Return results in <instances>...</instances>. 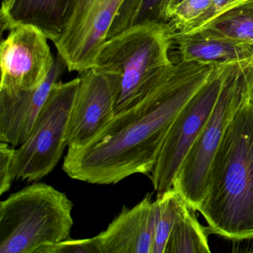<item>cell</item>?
<instances>
[{
    "mask_svg": "<svg viewBox=\"0 0 253 253\" xmlns=\"http://www.w3.org/2000/svg\"><path fill=\"white\" fill-rule=\"evenodd\" d=\"M155 204L148 194L132 208L124 207L96 236L101 253H152Z\"/></svg>",
    "mask_w": 253,
    "mask_h": 253,
    "instance_id": "12",
    "label": "cell"
},
{
    "mask_svg": "<svg viewBox=\"0 0 253 253\" xmlns=\"http://www.w3.org/2000/svg\"><path fill=\"white\" fill-rule=\"evenodd\" d=\"M155 223L152 253H164L169 238L188 204L173 188L158 194L155 201Z\"/></svg>",
    "mask_w": 253,
    "mask_h": 253,
    "instance_id": "17",
    "label": "cell"
},
{
    "mask_svg": "<svg viewBox=\"0 0 253 253\" xmlns=\"http://www.w3.org/2000/svg\"><path fill=\"white\" fill-rule=\"evenodd\" d=\"M73 203L50 185L34 183L0 203V253H38L69 239Z\"/></svg>",
    "mask_w": 253,
    "mask_h": 253,
    "instance_id": "4",
    "label": "cell"
},
{
    "mask_svg": "<svg viewBox=\"0 0 253 253\" xmlns=\"http://www.w3.org/2000/svg\"><path fill=\"white\" fill-rule=\"evenodd\" d=\"M67 69L57 54L52 70L40 86L30 90L0 91V141L17 148L30 134L53 85Z\"/></svg>",
    "mask_w": 253,
    "mask_h": 253,
    "instance_id": "11",
    "label": "cell"
},
{
    "mask_svg": "<svg viewBox=\"0 0 253 253\" xmlns=\"http://www.w3.org/2000/svg\"><path fill=\"white\" fill-rule=\"evenodd\" d=\"M124 0H75L70 21L54 42L69 72L92 69Z\"/></svg>",
    "mask_w": 253,
    "mask_h": 253,
    "instance_id": "8",
    "label": "cell"
},
{
    "mask_svg": "<svg viewBox=\"0 0 253 253\" xmlns=\"http://www.w3.org/2000/svg\"><path fill=\"white\" fill-rule=\"evenodd\" d=\"M211 3V0H184L169 15V27L174 32H179L199 18Z\"/></svg>",
    "mask_w": 253,
    "mask_h": 253,
    "instance_id": "19",
    "label": "cell"
},
{
    "mask_svg": "<svg viewBox=\"0 0 253 253\" xmlns=\"http://www.w3.org/2000/svg\"><path fill=\"white\" fill-rule=\"evenodd\" d=\"M48 40L32 26L8 32L0 45V91L33 89L45 81L55 63Z\"/></svg>",
    "mask_w": 253,
    "mask_h": 253,
    "instance_id": "9",
    "label": "cell"
},
{
    "mask_svg": "<svg viewBox=\"0 0 253 253\" xmlns=\"http://www.w3.org/2000/svg\"><path fill=\"white\" fill-rule=\"evenodd\" d=\"M38 253H101L97 238L65 240L57 244L42 247Z\"/></svg>",
    "mask_w": 253,
    "mask_h": 253,
    "instance_id": "20",
    "label": "cell"
},
{
    "mask_svg": "<svg viewBox=\"0 0 253 253\" xmlns=\"http://www.w3.org/2000/svg\"><path fill=\"white\" fill-rule=\"evenodd\" d=\"M207 226L199 223L189 205L171 231L164 253H210Z\"/></svg>",
    "mask_w": 253,
    "mask_h": 253,
    "instance_id": "16",
    "label": "cell"
},
{
    "mask_svg": "<svg viewBox=\"0 0 253 253\" xmlns=\"http://www.w3.org/2000/svg\"><path fill=\"white\" fill-rule=\"evenodd\" d=\"M235 0H211V3L208 9L193 23L185 26L181 30L179 31L180 33L188 34L196 32L205 26L206 24L211 21V20L221 14L223 11L229 8Z\"/></svg>",
    "mask_w": 253,
    "mask_h": 253,
    "instance_id": "22",
    "label": "cell"
},
{
    "mask_svg": "<svg viewBox=\"0 0 253 253\" xmlns=\"http://www.w3.org/2000/svg\"><path fill=\"white\" fill-rule=\"evenodd\" d=\"M252 63H236L229 69L218 100L204 128L185 157L173 189L198 211L207 190L211 163L235 114L250 94Z\"/></svg>",
    "mask_w": 253,
    "mask_h": 253,
    "instance_id": "5",
    "label": "cell"
},
{
    "mask_svg": "<svg viewBox=\"0 0 253 253\" xmlns=\"http://www.w3.org/2000/svg\"><path fill=\"white\" fill-rule=\"evenodd\" d=\"M180 61L227 64L253 62V44L226 38L206 29L192 33L173 32Z\"/></svg>",
    "mask_w": 253,
    "mask_h": 253,
    "instance_id": "14",
    "label": "cell"
},
{
    "mask_svg": "<svg viewBox=\"0 0 253 253\" xmlns=\"http://www.w3.org/2000/svg\"><path fill=\"white\" fill-rule=\"evenodd\" d=\"M233 64L217 65L173 122L151 172L154 189L158 194L172 188L179 168L212 112Z\"/></svg>",
    "mask_w": 253,
    "mask_h": 253,
    "instance_id": "7",
    "label": "cell"
},
{
    "mask_svg": "<svg viewBox=\"0 0 253 253\" xmlns=\"http://www.w3.org/2000/svg\"><path fill=\"white\" fill-rule=\"evenodd\" d=\"M169 0H124L112 23L107 40L132 28L145 25H168L166 10Z\"/></svg>",
    "mask_w": 253,
    "mask_h": 253,
    "instance_id": "15",
    "label": "cell"
},
{
    "mask_svg": "<svg viewBox=\"0 0 253 253\" xmlns=\"http://www.w3.org/2000/svg\"><path fill=\"white\" fill-rule=\"evenodd\" d=\"M201 29L253 44V0L228 8Z\"/></svg>",
    "mask_w": 253,
    "mask_h": 253,
    "instance_id": "18",
    "label": "cell"
},
{
    "mask_svg": "<svg viewBox=\"0 0 253 253\" xmlns=\"http://www.w3.org/2000/svg\"><path fill=\"white\" fill-rule=\"evenodd\" d=\"M247 1H250V0H235V2H234L233 3H232V5H231V6L229 7V8H232V7L236 6V5H239V4L241 3H243V2H247Z\"/></svg>",
    "mask_w": 253,
    "mask_h": 253,
    "instance_id": "25",
    "label": "cell"
},
{
    "mask_svg": "<svg viewBox=\"0 0 253 253\" xmlns=\"http://www.w3.org/2000/svg\"><path fill=\"white\" fill-rule=\"evenodd\" d=\"M249 85H250V97H251L253 100V64L252 66L251 71H250V84H249Z\"/></svg>",
    "mask_w": 253,
    "mask_h": 253,
    "instance_id": "24",
    "label": "cell"
},
{
    "mask_svg": "<svg viewBox=\"0 0 253 253\" xmlns=\"http://www.w3.org/2000/svg\"><path fill=\"white\" fill-rule=\"evenodd\" d=\"M198 211L207 221L210 234L234 241L253 238V100L250 94L235 114L214 155Z\"/></svg>",
    "mask_w": 253,
    "mask_h": 253,
    "instance_id": "2",
    "label": "cell"
},
{
    "mask_svg": "<svg viewBox=\"0 0 253 253\" xmlns=\"http://www.w3.org/2000/svg\"><path fill=\"white\" fill-rule=\"evenodd\" d=\"M217 65L174 63L168 76L142 101L115 114L85 146L68 149L63 171L74 180L99 185L152 172L174 120Z\"/></svg>",
    "mask_w": 253,
    "mask_h": 253,
    "instance_id": "1",
    "label": "cell"
},
{
    "mask_svg": "<svg viewBox=\"0 0 253 253\" xmlns=\"http://www.w3.org/2000/svg\"><path fill=\"white\" fill-rule=\"evenodd\" d=\"M15 147L0 141V195L8 192L14 182L12 176L13 160Z\"/></svg>",
    "mask_w": 253,
    "mask_h": 253,
    "instance_id": "21",
    "label": "cell"
},
{
    "mask_svg": "<svg viewBox=\"0 0 253 253\" xmlns=\"http://www.w3.org/2000/svg\"><path fill=\"white\" fill-rule=\"evenodd\" d=\"M75 0H3L0 9L2 32L18 26L38 29L53 42L66 30Z\"/></svg>",
    "mask_w": 253,
    "mask_h": 253,
    "instance_id": "13",
    "label": "cell"
},
{
    "mask_svg": "<svg viewBox=\"0 0 253 253\" xmlns=\"http://www.w3.org/2000/svg\"><path fill=\"white\" fill-rule=\"evenodd\" d=\"M173 31L168 25H145L108 39L94 69L116 81L115 114L143 100L168 76L174 63L169 57Z\"/></svg>",
    "mask_w": 253,
    "mask_h": 253,
    "instance_id": "3",
    "label": "cell"
},
{
    "mask_svg": "<svg viewBox=\"0 0 253 253\" xmlns=\"http://www.w3.org/2000/svg\"><path fill=\"white\" fill-rule=\"evenodd\" d=\"M118 86L92 68L82 74L68 127V149H78L99 134L115 115Z\"/></svg>",
    "mask_w": 253,
    "mask_h": 253,
    "instance_id": "10",
    "label": "cell"
},
{
    "mask_svg": "<svg viewBox=\"0 0 253 253\" xmlns=\"http://www.w3.org/2000/svg\"><path fill=\"white\" fill-rule=\"evenodd\" d=\"M183 1H184V0H169L168 5H167V10H166V17H167V23H168V17L170 13Z\"/></svg>",
    "mask_w": 253,
    "mask_h": 253,
    "instance_id": "23",
    "label": "cell"
},
{
    "mask_svg": "<svg viewBox=\"0 0 253 253\" xmlns=\"http://www.w3.org/2000/svg\"><path fill=\"white\" fill-rule=\"evenodd\" d=\"M81 77L56 83L26 141L16 148L14 180L38 182L55 168L68 147L67 132Z\"/></svg>",
    "mask_w": 253,
    "mask_h": 253,
    "instance_id": "6",
    "label": "cell"
}]
</instances>
